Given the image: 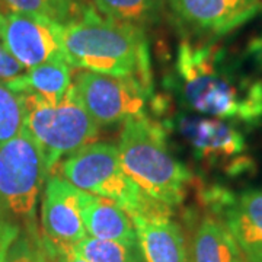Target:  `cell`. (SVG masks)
Returning a JSON list of instances; mask_svg holds the SVG:
<instances>
[{"instance_id":"1","label":"cell","mask_w":262,"mask_h":262,"mask_svg":"<svg viewBox=\"0 0 262 262\" xmlns=\"http://www.w3.org/2000/svg\"><path fill=\"white\" fill-rule=\"evenodd\" d=\"M168 80L172 94L194 113L249 128L262 122V80L214 42L184 39Z\"/></svg>"},{"instance_id":"2","label":"cell","mask_w":262,"mask_h":262,"mask_svg":"<svg viewBox=\"0 0 262 262\" xmlns=\"http://www.w3.org/2000/svg\"><path fill=\"white\" fill-rule=\"evenodd\" d=\"M67 63L88 72L136 79L153 95L149 46L144 29L102 18L92 8L63 25Z\"/></svg>"},{"instance_id":"3","label":"cell","mask_w":262,"mask_h":262,"mask_svg":"<svg viewBox=\"0 0 262 262\" xmlns=\"http://www.w3.org/2000/svg\"><path fill=\"white\" fill-rule=\"evenodd\" d=\"M166 137V128L144 115L124 122L117 149L125 173L141 192L172 208L185 200L194 178L172 155Z\"/></svg>"},{"instance_id":"4","label":"cell","mask_w":262,"mask_h":262,"mask_svg":"<svg viewBox=\"0 0 262 262\" xmlns=\"http://www.w3.org/2000/svg\"><path fill=\"white\" fill-rule=\"evenodd\" d=\"M20 95L24 130L41 151L48 173L63 156H70L98 136V125L79 101L73 83L58 102H48L34 94Z\"/></svg>"},{"instance_id":"5","label":"cell","mask_w":262,"mask_h":262,"mask_svg":"<svg viewBox=\"0 0 262 262\" xmlns=\"http://www.w3.org/2000/svg\"><path fill=\"white\" fill-rule=\"evenodd\" d=\"M61 178L79 189L115 201L130 219L163 204L151 200L125 173L117 146L94 141L76 150L60 166ZM168 207V206H166Z\"/></svg>"},{"instance_id":"6","label":"cell","mask_w":262,"mask_h":262,"mask_svg":"<svg viewBox=\"0 0 262 262\" xmlns=\"http://www.w3.org/2000/svg\"><path fill=\"white\" fill-rule=\"evenodd\" d=\"M187 144L192 156L201 163L222 169L230 177L253 170V160L242 131L232 122L211 117L177 114L165 122Z\"/></svg>"},{"instance_id":"7","label":"cell","mask_w":262,"mask_h":262,"mask_svg":"<svg viewBox=\"0 0 262 262\" xmlns=\"http://www.w3.org/2000/svg\"><path fill=\"white\" fill-rule=\"evenodd\" d=\"M48 170L34 140L25 130L0 144V210L32 220Z\"/></svg>"},{"instance_id":"8","label":"cell","mask_w":262,"mask_h":262,"mask_svg":"<svg viewBox=\"0 0 262 262\" xmlns=\"http://www.w3.org/2000/svg\"><path fill=\"white\" fill-rule=\"evenodd\" d=\"M76 95L96 125H114L146 115L150 95L136 79L95 72L75 76Z\"/></svg>"},{"instance_id":"9","label":"cell","mask_w":262,"mask_h":262,"mask_svg":"<svg viewBox=\"0 0 262 262\" xmlns=\"http://www.w3.org/2000/svg\"><path fill=\"white\" fill-rule=\"evenodd\" d=\"M0 39L27 70L46 63L67 61L63 25L46 16L20 12L3 15Z\"/></svg>"},{"instance_id":"10","label":"cell","mask_w":262,"mask_h":262,"mask_svg":"<svg viewBox=\"0 0 262 262\" xmlns=\"http://www.w3.org/2000/svg\"><path fill=\"white\" fill-rule=\"evenodd\" d=\"M172 18L189 35L219 38L244 27L262 10V0H166Z\"/></svg>"},{"instance_id":"11","label":"cell","mask_w":262,"mask_h":262,"mask_svg":"<svg viewBox=\"0 0 262 262\" xmlns=\"http://www.w3.org/2000/svg\"><path fill=\"white\" fill-rule=\"evenodd\" d=\"M82 192V189L58 175L47 179L42 196L41 225L50 255L63 248H73L88 236L80 214Z\"/></svg>"},{"instance_id":"12","label":"cell","mask_w":262,"mask_h":262,"mask_svg":"<svg viewBox=\"0 0 262 262\" xmlns=\"http://www.w3.org/2000/svg\"><path fill=\"white\" fill-rule=\"evenodd\" d=\"M170 213L162 206L131 219L144 262H189L182 229Z\"/></svg>"},{"instance_id":"13","label":"cell","mask_w":262,"mask_h":262,"mask_svg":"<svg viewBox=\"0 0 262 262\" xmlns=\"http://www.w3.org/2000/svg\"><path fill=\"white\" fill-rule=\"evenodd\" d=\"M217 215L246 262H262V189L232 194Z\"/></svg>"},{"instance_id":"14","label":"cell","mask_w":262,"mask_h":262,"mask_svg":"<svg viewBox=\"0 0 262 262\" xmlns=\"http://www.w3.org/2000/svg\"><path fill=\"white\" fill-rule=\"evenodd\" d=\"M80 214L84 230L91 237L99 241L137 242L136 229L128 214L110 198L83 191Z\"/></svg>"},{"instance_id":"15","label":"cell","mask_w":262,"mask_h":262,"mask_svg":"<svg viewBox=\"0 0 262 262\" xmlns=\"http://www.w3.org/2000/svg\"><path fill=\"white\" fill-rule=\"evenodd\" d=\"M6 84L18 94H34L48 102H58L72 86V66L67 61L46 63Z\"/></svg>"},{"instance_id":"16","label":"cell","mask_w":262,"mask_h":262,"mask_svg":"<svg viewBox=\"0 0 262 262\" xmlns=\"http://www.w3.org/2000/svg\"><path fill=\"white\" fill-rule=\"evenodd\" d=\"M239 253L223 223L211 214L204 215L194 233L191 262H233Z\"/></svg>"},{"instance_id":"17","label":"cell","mask_w":262,"mask_h":262,"mask_svg":"<svg viewBox=\"0 0 262 262\" xmlns=\"http://www.w3.org/2000/svg\"><path fill=\"white\" fill-rule=\"evenodd\" d=\"M105 18L143 28L159 18L162 0H94Z\"/></svg>"},{"instance_id":"18","label":"cell","mask_w":262,"mask_h":262,"mask_svg":"<svg viewBox=\"0 0 262 262\" xmlns=\"http://www.w3.org/2000/svg\"><path fill=\"white\" fill-rule=\"evenodd\" d=\"M72 249L89 262H144L137 242L99 241L86 236Z\"/></svg>"},{"instance_id":"19","label":"cell","mask_w":262,"mask_h":262,"mask_svg":"<svg viewBox=\"0 0 262 262\" xmlns=\"http://www.w3.org/2000/svg\"><path fill=\"white\" fill-rule=\"evenodd\" d=\"M12 12L32 13L64 25L79 15L76 0H2Z\"/></svg>"},{"instance_id":"20","label":"cell","mask_w":262,"mask_h":262,"mask_svg":"<svg viewBox=\"0 0 262 262\" xmlns=\"http://www.w3.org/2000/svg\"><path fill=\"white\" fill-rule=\"evenodd\" d=\"M24 122L25 110L22 95L0 82V144L20 134Z\"/></svg>"},{"instance_id":"21","label":"cell","mask_w":262,"mask_h":262,"mask_svg":"<svg viewBox=\"0 0 262 262\" xmlns=\"http://www.w3.org/2000/svg\"><path fill=\"white\" fill-rule=\"evenodd\" d=\"M19 236V226L8 213L0 210V262L8 261L10 249Z\"/></svg>"},{"instance_id":"22","label":"cell","mask_w":262,"mask_h":262,"mask_svg":"<svg viewBox=\"0 0 262 262\" xmlns=\"http://www.w3.org/2000/svg\"><path fill=\"white\" fill-rule=\"evenodd\" d=\"M6 262H48L47 255L41 251V248L29 242L28 239H22L19 244L10 249Z\"/></svg>"},{"instance_id":"23","label":"cell","mask_w":262,"mask_h":262,"mask_svg":"<svg viewBox=\"0 0 262 262\" xmlns=\"http://www.w3.org/2000/svg\"><path fill=\"white\" fill-rule=\"evenodd\" d=\"M27 69L19 63L0 39V82L10 83L24 75Z\"/></svg>"},{"instance_id":"24","label":"cell","mask_w":262,"mask_h":262,"mask_svg":"<svg viewBox=\"0 0 262 262\" xmlns=\"http://www.w3.org/2000/svg\"><path fill=\"white\" fill-rule=\"evenodd\" d=\"M248 53H249V56L252 57L253 60H255V63L259 66V69L262 70V32L249 41Z\"/></svg>"},{"instance_id":"25","label":"cell","mask_w":262,"mask_h":262,"mask_svg":"<svg viewBox=\"0 0 262 262\" xmlns=\"http://www.w3.org/2000/svg\"><path fill=\"white\" fill-rule=\"evenodd\" d=\"M54 255L57 256L58 262H89L88 259H84L83 256H80L79 253H76L72 248H63V249L57 251Z\"/></svg>"},{"instance_id":"26","label":"cell","mask_w":262,"mask_h":262,"mask_svg":"<svg viewBox=\"0 0 262 262\" xmlns=\"http://www.w3.org/2000/svg\"><path fill=\"white\" fill-rule=\"evenodd\" d=\"M233 262H246V261H245L244 258H242V255L239 253V255H237V256H236V258L233 259Z\"/></svg>"},{"instance_id":"27","label":"cell","mask_w":262,"mask_h":262,"mask_svg":"<svg viewBox=\"0 0 262 262\" xmlns=\"http://www.w3.org/2000/svg\"><path fill=\"white\" fill-rule=\"evenodd\" d=\"M2 19H3V13L0 12V25H2Z\"/></svg>"}]
</instances>
